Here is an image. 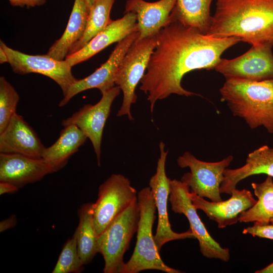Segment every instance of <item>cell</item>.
<instances>
[{"label": "cell", "instance_id": "obj_5", "mask_svg": "<svg viewBox=\"0 0 273 273\" xmlns=\"http://www.w3.org/2000/svg\"><path fill=\"white\" fill-rule=\"evenodd\" d=\"M139 218L137 199L98 237V252L104 260V273H120L124 255L137 231Z\"/></svg>", "mask_w": 273, "mask_h": 273}, {"label": "cell", "instance_id": "obj_13", "mask_svg": "<svg viewBox=\"0 0 273 273\" xmlns=\"http://www.w3.org/2000/svg\"><path fill=\"white\" fill-rule=\"evenodd\" d=\"M272 46H252L246 53L232 59H221L215 70L226 79L250 81L273 79Z\"/></svg>", "mask_w": 273, "mask_h": 273}, {"label": "cell", "instance_id": "obj_29", "mask_svg": "<svg viewBox=\"0 0 273 273\" xmlns=\"http://www.w3.org/2000/svg\"><path fill=\"white\" fill-rule=\"evenodd\" d=\"M243 233L250 234L253 237L273 240V224L270 222L264 223L255 221L252 226L245 228Z\"/></svg>", "mask_w": 273, "mask_h": 273}, {"label": "cell", "instance_id": "obj_8", "mask_svg": "<svg viewBox=\"0 0 273 273\" xmlns=\"http://www.w3.org/2000/svg\"><path fill=\"white\" fill-rule=\"evenodd\" d=\"M233 159V156L230 155L218 162H205L185 152L177 158V163L181 168L189 167L190 172L185 173L180 180L187 185L190 192L199 196L212 202L221 201L220 186L223 172Z\"/></svg>", "mask_w": 273, "mask_h": 273}, {"label": "cell", "instance_id": "obj_15", "mask_svg": "<svg viewBox=\"0 0 273 273\" xmlns=\"http://www.w3.org/2000/svg\"><path fill=\"white\" fill-rule=\"evenodd\" d=\"M56 171L42 158L0 153V181L8 182L21 188Z\"/></svg>", "mask_w": 273, "mask_h": 273}, {"label": "cell", "instance_id": "obj_12", "mask_svg": "<svg viewBox=\"0 0 273 273\" xmlns=\"http://www.w3.org/2000/svg\"><path fill=\"white\" fill-rule=\"evenodd\" d=\"M120 88L113 86L102 93L100 100L94 105L85 104L71 116L64 119L62 125H74L90 141L96 155L98 166L101 165V143L103 130L115 99L119 95Z\"/></svg>", "mask_w": 273, "mask_h": 273}, {"label": "cell", "instance_id": "obj_17", "mask_svg": "<svg viewBox=\"0 0 273 273\" xmlns=\"http://www.w3.org/2000/svg\"><path fill=\"white\" fill-rule=\"evenodd\" d=\"M176 0H128L124 13L131 12L137 19L138 39L157 35L160 30L172 22L171 14Z\"/></svg>", "mask_w": 273, "mask_h": 273}, {"label": "cell", "instance_id": "obj_27", "mask_svg": "<svg viewBox=\"0 0 273 273\" xmlns=\"http://www.w3.org/2000/svg\"><path fill=\"white\" fill-rule=\"evenodd\" d=\"M19 95L4 76L0 77V133L9 124L19 101Z\"/></svg>", "mask_w": 273, "mask_h": 273}, {"label": "cell", "instance_id": "obj_23", "mask_svg": "<svg viewBox=\"0 0 273 273\" xmlns=\"http://www.w3.org/2000/svg\"><path fill=\"white\" fill-rule=\"evenodd\" d=\"M213 1L176 0L171 14L172 22L177 21L206 34L212 20L210 7Z\"/></svg>", "mask_w": 273, "mask_h": 273}, {"label": "cell", "instance_id": "obj_19", "mask_svg": "<svg viewBox=\"0 0 273 273\" xmlns=\"http://www.w3.org/2000/svg\"><path fill=\"white\" fill-rule=\"evenodd\" d=\"M45 147L36 133L17 113L0 133V153H14L41 158Z\"/></svg>", "mask_w": 273, "mask_h": 273}, {"label": "cell", "instance_id": "obj_1", "mask_svg": "<svg viewBox=\"0 0 273 273\" xmlns=\"http://www.w3.org/2000/svg\"><path fill=\"white\" fill-rule=\"evenodd\" d=\"M241 40L217 38L173 21L157 35V44L140 89L148 96L152 113L156 102L171 94L198 95L181 86L185 75L197 69H215L224 52Z\"/></svg>", "mask_w": 273, "mask_h": 273}, {"label": "cell", "instance_id": "obj_2", "mask_svg": "<svg viewBox=\"0 0 273 273\" xmlns=\"http://www.w3.org/2000/svg\"><path fill=\"white\" fill-rule=\"evenodd\" d=\"M206 34L273 47V0H217Z\"/></svg>", "mask_w": 273, "mask_h": 273}, {"label": "cell", "instance_id": "obj_31", "mask_svg": "<svg viewBox=\"0 0 273 273\" xmlns=\"http://www.w3.org/2000/svg\"><path fill=\"white\" fill-rule=\"evenodd\" d=\"M46 0H16L14 6L34 7L44 4Z\"/></svg>", "mask_w": 273, "mask_h": 273}, {"label": "cell", "instance_id": "obj_18", "mask_svg": "<svg viewBox=\"0 0 273 273\" xmlns=\"http://www.w3.org/2000/svg\"><path fill=\"white\" fill-rule=\"evenodd\" d=\"M135 31H137L135 14L125 13L121 18L113 20L81 49L67 56L65 60L73 67L87 60L109 45L121 41Z\"/></svg>", "mask_w": 273, "mask_h": 273}, {"label": "cell", "instance_id": "obj_3", "mask_svg": "<svg viewBox=\"0 0 273 273\" xmlns=\"http://www.w3.org/2000/svg\"><path fill=\"white\" fill-rule=\"evenodd\" d=\"M219 92L221 101L234 116L242 118L251 129L263 126L273 133V79H228Z\"/></svg>", "mask_w": 273, "mask_h": 273}, {"label": "cell", "instance_id": "obj_25", "mask_svg": "<svg viewBox=\"0 0 273 273\" xmlns=\"http://www.w3.org/2000/svg\"><path fill=\"white\" fill-rule=\"evenodd\" d=\"M251 186L258 200L253 206L240 214L239 221L270 222L273 218L272 177L267 175L263 182L253 183Z\"/></svg>", "mask_w": 273, "mask_h": 273}, {"label": "cell", "instance_id": "obj_33", "mask_svg": "<svg viewBox=\"0 0 273 273\" xmlns=\"http://www.w3.org/2000/svg\"><path fill=\"white\" fill-rule=\"evenodd\" d=\"M8 63V58L5 50L0 46V63Z\"/></svg>", "mask_w": 273, "mask_h": 273}, {"label": "cell", "instance_id": "obj_24", "mask_svg": "<svg viewBox=\"0 0 273 273\" xmlns=\"http://www.w3.org/2000/svg\"><path fill=\"white\" fill-rule=\"evenodd\" d=\"M78 225L75 236L80 258L84 265L90 263L99 253L98 236L94 220V203L82 205L78 211Z\"/></svg>", "mask_w": 273, "mask_h": 273}, {"label": "cell", "instance_id": "obj_10", "mask_svg": "<svg viewBox=\"0 0 273 273\" xmlns=\"http://www.w3.org/2000/svg\"><path fill=\"white\" fill-rule=\"evenodd\" d=\"M0 46L7 53L8 63L14 72L24 75L40 74L55 81L64 96L77 80L72 73V67L65 60L54 59L48 55H29L9 47L1 40Z\"/></svg>", "mask_w": 273, "mask_h": 273}, {"label": "cell", "instance_id": "obj_36", "mask_svg": "<svg viewBox=\"0 0 273 273\" xmlns=\"http://www.w3.org/2000/svg\"><path fill=\"white\" fill-rule=\"evenodd\" d=\"M16 0H9L10 3L11 4V5H12L13 6H14L15 5V3L16 2Z\"/></svg>", "mask_w": 273, "mask_h": 273}, {"label": "cell", "instance_id": "obj_6", "mask_svg": "<svg viewBox=\"0 0 273 273\" xmlns=\"http://www.w3.org/2000/svg\"><path fill=\"white\" fill-rule=\"evenodd\" d=\"M156 44L157 35L136 39L121 61L115 77V84L123 93L118 117L127 115L129 120H133L130 109L137 100L135 88L145 73Z\"/></svg>", "mask_w": 273, "mask_h": 273}, {"label": "cell", "instance_id": "obj_28", "mask_svg": "<svg viewBox=\"0 0 273 273\" xmlns=\"http://www.w3.org/2000/svg\"><path fill=\"white\" fill-rule=\"evenodd\" d=\"M83 265L77 249L75 236L67 240L60 254L52 273L80 272Z\"/></svg>", "mask_w": 273, "mask_h": 273}, {"label": "cell", "instance_id": "obj_11", "mask_svg": "<svg viewBox=\"0 0 273 273\" xmlns=\"http://www.w3.org/2000/svg\"><path fill=\"white\" fill-rule=\"evenodd\" d=\"M163 142L159 144L160 157L158 160L155 173L151 177L149 185L153 194L158 211V224L154 241L160 252L166 243L176 240L196 239L190 228L183 233H176L171 228L167 211V203L170 195V181L165 171V163L168 151L165 150Z\"/></svg>", "mask_w": 273, "mask_h": 273}, {"label": "cell", "instance_id": "obj_34", "mask_svg": "<svg viewBox=\"0 0 273 273\" xmlns=\"http://www.w3.org/2000/svg\"><path fill=\"white\" fill-rule=\"evenodd\" d=\"M255 273H273V262L264 268L258 270Z\"/></svg>", "mask_w": 273, "mask_h": 273}, {"label": "cell", "instance_id": "obj_20", "mask_svg": "<svg viewBox=\"0 0 273 273\" xmlns=\"http://www.w3.org/2000/svg\"><path fill=\"white\" fill-rule=\"evenodd\" d=\"M260 174L273 177V148L267 145L262 146L250 153L243 166L236 169L226 168L223 172L220 192L231 195L241 180Z\"/></svg>", "mask_w": 273, "mask_h": 273}, {"label": "cell", "instance_id": "obj_14", "mask_svg": "<svg viewBox=\"0 0 273 273\" xmlns=\"http://www.w3.org/2000/svg\"><path fill=\"white\" fill-rule=\"evenodd\" d=\"M139 37L135 31L118 42L108 60L93 73L87 77L77 79L69 88L59 103L63 107L77 94L92 88H98L101 93L111 88L115 85V77L118 66L127 51Z\"/></svg>", "mask_w": 273, "mask_h": 273}, {"label": "cell", "instance_id": "obj_26", "mask_svg": "<svg viewBox=\"0 0 273 273\" xmlns=\"http://www.w3.org/2000/svg\"><path fill=\"white\" fill-rule=\"evenodd\" d=\"M114 1L115 0L95 1L89 10L84 33L80 40L73 46L70 54L83 48L95 35L111 23L113 20L111 19L110 14Z\"/></svg>", "mask_w": 273, "mask_h": 273}, {"label": "cell", "instance_id": "obj_35", "mask_svg": "<svg viewBox=\"0 0 273 273\" xmlns=\"http://www.w3.org/2000/svg\"><path fill=\"white\" fill-rule=\"evenodd\" d=\"M96 1V0H85L89 10L93 7Z\"/></svg>", "mask_w": 273, "mask_h": 273}, {"label": "cell", "instance_id": "obj_30", "mask_svg": "<svg viewBox=\"0 0 273 273\" xmlns=\"http://www.w3.org/2000/svg\"><path fill=\"white\" fill-rule=\"evenodd\" d=\"M17 218L15 215H12L9 217L1 221L0 222V232L2 233L15 227L17 224Z\"/></svg>", "mask_w": 273, "mask_h": 273}, {"label": "cell", "instance_id": "obj_4", "mask_svg": "<svg viewBox=\"0 0 273 273\" xmlns=\"http://www.w3.org/2000/svg\"><path fill=\"white\" fill-rule=\"evenodd\" d=\"M140 218L136 242L129 260L124 263L120 273H138L145 270H157L167 273L182 271L167 265L162 260L154 241L152 228L155 219L156 206L149 187L138 193Z\"/></svg>", "mask_w": 273, "mask_h": 273}, {"label": "cell", "instance_id": "obj_32", "mask_svg": "<svg viewBox=\"0 0 273 273\" xmlns=\"http://www.w3.org/2000/svg\"><path fill=\"white\" fill-rule=\"evenodd\" d=\"M19 187L17 186L5 181H0V195L13 194L17 192Z\"/></svg>", "mask_w": 273, "mask_h": 273}, {"label": "cell", "instance_id": "obj_22", "mask_svg": "<svg viewBox=\"0 0 273 273\" xmlns=\"http://www.w3.org/2000/svg\"><path fill=\"white\" fill-rule=\"evenodd\" d=\"M60 132L57 140L44 148L41 158L51 164L57 171L67 164L71 156L78 151L87 138L76 125H69Z\"/></svg>", "mask_w": 273, "mask_h": 273}, {"label": "cell", "instance_id": "obj_21", "mask_svg": "<svg viewBox=\"0 0 273 273\" xmlns=\"http://www.w3.org/2000/svg\"><path fill=\"white\" fill-rule=\"evenodd\" d=\"M89 8L85 0H74L66 28L61 37L50 48L47 55L65 60L73 46L82 37L87 25Z\"/></svg>", "mask_w": 273, "mask_h": 273}, {"label": "cell", "instance_id": "obj_7", "mask_svg": "<svg viewBox=\"0 0 273 273\" xmlns=\"http://www.w3.org/2000/svg\"><path fill=\"white\" fill-rule=\"evenodd\" d=\"M138 199L136 190L129 179L121 174H112L99 187L94 203V220L98 237L112 222Z\"/></svg>", "mask_w": 273, "mask_h": 273}, {"label": "cell", "instance_id": "obj_37", "mask_svg": "<svg viewBox=\"0 0 273 273\" xmlns=\"http://www.w3.org/2000/svg\"><path fill=\"white\" fill-rule=\"evenodd\" d=\"M270 222L273 224V218L270 219Z\"/></svg>", "mask_w": 273, "mask_h": 273}, {"label": "cell", "instance_id": "obj_16", "mask_svg": "<svg viewBox=\"0 0 273 273\" xmlns=\"http://www.w3.org/2000/svg\"><path fill=\"white\" fill-rule=\"evenodd\" d=\"M231 197L226 201L209 202L190 191L189 196L195 208L202 210L211 220L215 221L220 229L239 221L243 211L253 206L257 200L247 190H234Z\"/></svg>", "mask_w": 273, "mask_h": 273}, {"label": "cell", "instance_id": "obj_9", "mask_svg": "<svg viewBox=\"0 0 273 273\" xmlns=\"http://www.w3.org/2000/svg\"><path fill=\"white\" fill-rule=\"evenodd\" d=\"M170 188L169 201L171 210L187 217L190 228L198 240L202 254L208 258L228 261L230 258L229 249L222 247L208 232L189 196V187L181 180L174 179H170Z\"/></svg>", "mask_w": 273, "mask_h": 273}]
</instances>
